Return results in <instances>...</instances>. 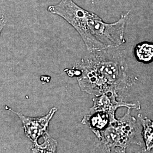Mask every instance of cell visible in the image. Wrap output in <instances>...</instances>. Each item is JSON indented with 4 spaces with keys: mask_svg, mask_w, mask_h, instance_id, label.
Returning <instances> with one entry per match:
<instances>
[{
    "mask_svg": "<svg viewBox=\"0 0 153 153\" xmlns=\"http://www.w3.org/2000/svg\"><path fill=\"white\" fill-rule=\"evenodd\" d=\"M47 10L61 16L74 28L89 51L115 48L125 42L124 31L130 11L123 14L117 22L107 23L73 0H61L57 4L49 6Z\"/></svg>",
    "mask_w": 153,
    "mask_h": 153,
    "instance_id": "1",
    "label": "cell"
},
{
    "mask_svg": "<svg viewBox=\"0 0 153 153\" xmlns=\"http://www.w3.org/2000/svg\"><path fill=\"white\" fill-rule=\"evenodd\" d=\"M124 79V73L120 71L116 63L102 61L87 66L78 78V82L82 91L98 97L108 92L119 94L125 85Z\"/></svg>",
    "mask_w": 153,
    "mask_h": 153,
    "instance_id": "2",
    "label": "cell"
},
{
    "mask_svg": "<svg viewBox=\"0 0 153 153\" xmlns=\"http://www.w3.org/2000/svg\"><path fill=\"white\" fill-rule=\"evenodd\" d=\"M97 138L99 142L96 147L102 146L108 153L116 148L126 149L131 145H142V131H140L136 119L131 115L129 108L123 117L109 123L105 129L100 131Z\"/></svg>",
    "mask_w": 153,
    "mask_h": 153,
    "instance_id": "3",
    "label": "cell"
},
{
    "mask_svg": "<svg viewBox=\"0 0 153 153\" xmlns=\"http://www.w3.org/2000/svg\"><path fill=\"white\" fill-rule=\"evenodd\" d=\"M6 109L10 111L20 119L23 124L25 135L33 143L38 142L40 137H43L48 132L49 122L57 110L56 107H53L44 116L32 117L26 116L22 113L15 111L7 106H6Z\"/></svg>",
    "mask_w": 153,
    "mask_h": 153,
    "instance_id": "4",
    "label": "cell"
},
{
    "mask_svg": "<svg viewBox=\"0 0 153 153\" xmlns=\"http://www.w3.org/2000/svg\"><path fill=\"white\" fill-rule=\"evenodd\" d=\"M119 94L116 92H108L93 99V107L90 109L91 114L95 112H103L108 115L110 123H114L117 120L115 112L120 107H126L129 109H140L141 108L139 102L137 103L117 101L116 98Z\"/></svg>",
    "mask_w": 153,
    "mask_h": 153,
    "instance_id": "5",
    "label": "cell"
},
{
    "mask_svg": "<svg viewBox=\"0 0 153 153\" xmlns=\"http://www.w3.org/2000/svg\"><path fill=\"white\" fill-rule=\"evenodd\" d=\"M83 124L88 125L92 131H100L105 129L110 123L108 115L103 112H95L86 115L81 121Z\"/></svg>",
    "mask_w": 153,
    "mask_h": 153,
    "instance_id": "6",
    "label": "cell"
},
{
    "mask_svg": "<svg viewBox=\"0 0 153 153\" xmlns=\"http://www.w3.org/2000/svg\"><path fill=\"white\" fill-rule=\"evenodd\" d=\"M43 141L41 143L38 142L33 143L31 147V153H57V141L46 133L43 136Z\"/></svg>",
    "mask_w": 153,
    "mask_h": 153,
    "instance_id": "7",
    "label": "cell"
},
{
    "mask_svg": "<svg viewBox=\"0 0 153 153\" xmlns=\"http://www.w3.org/2000/svg\"><path fill=\"white\" fill-rule=\"evenodd\" d=\"M138 118L143 127L142 136L148 152L153 149V121L147 117L138 114Z\"/></svg>",
    "mask_w": 153,
    "mask_h": 153,
    "instance_id": "8",
    "label": "cell"
},
{
    "mask_svg": "<svg viewBox=\"0 0 153 153\" xmlns=\"http://www.w3.org/2000/svg\"><path fill=\"white\" fill-rule=\"evenodd\" d=\"M134 55L138 61L148 64L153 61V43L142 42L137 44L134 48Z\"/></svg>",
    "mask_w": 153,
    "mask_h": 153,
    "instance_id": "9",
    "label": "cell"
},
{
    "mask_svg": "<svg viewBox=\"0 0 153 153\" xmlns=\"http://www.w3.org/2000/svg\"><path fill=\"white\" fill-rule=\"evenodd\" d=\"M7 22V19L5 14L3 13H0V36L3 29L5 27Z\"/></svg>",
    "mask_w": 153,
    "mask_h": 153,
    "instance_id": "10",
    "label": "cell"
},
{
    "mask_svg": "<svg viewBox=\"0 0 153 153\" xmlns=\"http://www.w3.org/2000/svg\"><path fill=\"white\" fill-rule=\"evenodd\" d=\"M115 152L116 153H126V149L121 148H115ZM148 152L145 149H143L141 151H140L138 152L135 153H148Z\"/></svg>",
    "mask_w": 153,
    "mask_h": 153,
    "instance_id": "11",
    "label": "cell"
}]
</instances>
